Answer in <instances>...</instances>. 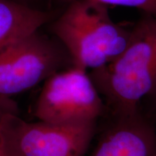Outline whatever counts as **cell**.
Segmentation results:
<instances>
[{
	"label": "cell",
	"instance_id": "obj_1",
	"mask_svg": "<svg viewBox=\"0 0 156 156\" xmlns=\"http://www.w3.org/2000/svg\"><path fill=\"white\" fill-rule=\"evenodd\" d=\"M108 112H129L156 93V17L140 12L124 51L89 73Z\"/></svg>",
	"mask_w": 156,
	"mask_h": 156
},
{
	"label": "cell",
	"instance_id": "obj_2",
	"mask_svg": "<svg viewBox=\"0 0 156 156\" xmlns=\"http://www.w3.org/2000/svg\"><path fill=\"white\" fill-rule=\"evenodd\" d=\"M108 9L89 0H76L46 25L67 50L73 66L87 71L99 69L125 48L132 23L114 22Z\"/></svg>",
	"mask_w": 156,
	"mask_h": 156
},
{
	"label": "cell",
	"instance_id": "obj_3",
	"mask_svg": "<svg viewBox=\"0 0 156 156\" xmlns=\"http://www.w3.org/2000/svg\"><path fill=\"white\" fill-rule=\"evenodd\" d=\"M73 66L63 45L39 29L0 49V95L19 94Z\"/></svg>",
	"mask_w": 156,
	"mask_h": 156
},
{
	"label": "cell",
	"instance_id": "obj_4",
	"mask_svg": "<svg viewBox=\"0 0 156 156\" xmlns=\"http://www.w3.org/2000/svg\"><path fill=\"white\" fill-rule=\"evenodd\" d=\"M107 112L89 73L75 66L44 81L34 109L38 121L54 124L98 122Z\"/></svg>",
	"mask_w": 156,
	"mask_h": 156
},
{
	"label": "cell",
	"instance_id": "obj_5",
	"mask_svg": "<svg viewBox=\"0 0 156 156\" xmlns=\"http://www.w3.org/2000/svg\"><path fill=\"white\" fill-rule=\"evenodd\" d=\"M98 132V122L54 124L19 117L16 134L23 156H85Z\"/></svg>",
	"mask_w": 156,
	"mask_h": 156
},
{
	"label": "cell",
	"instance_id": "obj_6",
	"mask_svg": "<svg viewBox=\"0 0 156 156\" xmlns=\"http://www.w3.org/2000/svg\"><path fill=\"white\" fill-rule=\"evenodd\" d=\"M107 114L110 119L90 156H156V125L149 112L140 106Z\"/></svg>",
	"mask_w": 156,
	"mask_h": 156
},
{
	"label": "cell",
	"instance_id": "obj_7",
	"mask_svg": "<svg viewBox=\"0 0 156 156\" xmlns=\"http://www.w3.org/2000/svg\"><path fill=\"white\" fill-rule=\"evenodd\" d=\"M62 8L41 10L12 0H0V49L46 25Z\"/></svg>",
	"mask_w": 156,
	"mask_h": 156
},
{
	"label": "cell",
	"instance_id": "obj_8",
	"mask_svg": "<svg viewBox=\"0 0 156 156\" xmlns=\"http://www.w3.org/2000/svg\"><path fill=\"white\" fill-rule=\"evenodd\" d=\"M20 109L11 97L0 95V156H23L17 142Z\"/></svg>",
	"mask_w": 156,
	"mask_h": 156
},
{
	"label": "cell",
	"instance_id": "obj_9",
	"mask_svg": "<svg viewBox=\"0 0 156 156\" xmlns=\"http://www.w3.org/2000/svg\"><path fill=\"white\" fill-rule=\"evenodd\" d=\"M76 0H51L53 8L64 7ZM102 5L116 7H126L137 9L140 12L156 17V0H89Z\"/></svg>",
	"mask_w": 156,
	"mask_h": 156
},
{
	"label": "cell",
	"instance_id": "obj_10",
	"mask_svg": "<svg viewBox=\"0 0 156 156\" xmlns=\"http://www.w3.org/2000/svg\"><path fill=\"white\" fill-rule=\"evenodd\" d=\"M12 1L31 8L41 9V10H49L53 9L51 0H12Z\"/></svg>",
	"mask_w": 156,
	"mask_h": 156
},
{
	"label": "cell",
	"instance_id": "obj_11",
	"mask_svg": "<svg viewBox=\"0 0 156 156\" xmlns=\"http://www.w3.org/2000/svg\"><path fill=\"white\" fill-rule=\"evenodd\" d=\"M148 100L151 101V103H152V109L149 113L151 114L152 117H153L156 125V93Z\"/></svg>",
	"mask_w": 156,
	"mask_h": 156
}]
</instances>
